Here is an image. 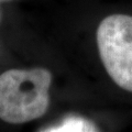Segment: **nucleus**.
Masks as SVG:
<instances>
[{"instance_id": "nucleus-2", "label": "nucleus", "mask_w": 132, "mask_h": 132, "mask_svg": "<svg viewBox=\"0 0 132 132\" xmlns=\"http://www.w3.org/2000/svg\"><path fill=\"white\" fill-rule=\"evenodd\" d=\"M96 40L108 75L120 88L132 93V15H108L98 26Z\"/></svg>"}, {"instance_id": "nucleus-4", "label": "nucleus", "mask_w": 132, "mask_h": 132, "mask_svg": "<svg viewBox=\"0 0 132 132\" xmlns=\"http://www.w3.org/2000/svg\"><path fill=\"white\" fill-rule=\"evenodd\" d=\"M5 1H10V0H0V3H1V2H5ZM0 20H1V13H0Z\"/></svg>"}, {"instance_id": "nucleus-1", "label": "nucleus", "mask_w": 132, "mask_h": 132, "mask_svg": "<svg viewBox=\"0 0 132 132\" xmlns=\"http://www.w3.org/2000/svg\"><path fill=\"white\" fill-rule=\"evenodd\" d=\"M52 73L46 68L9 69L0 75V119L21 125L41 118L50 106Z\"/></svg>"}, {"instance_id": "nucleus-3", "label": "nucleus", "mask_w": 132, "mask_h": 132, "mask_svg": "<svg viewBox=\"0 0 132 132\" xmlns=\"http://www.w3.org/2000/svg\"><path fill=\"white\" fill-rule=\"evenodd\" d=\"M39 132H99L93 121L79 116H69L56 126H51Z\"/></svg>"}]
</instances>
